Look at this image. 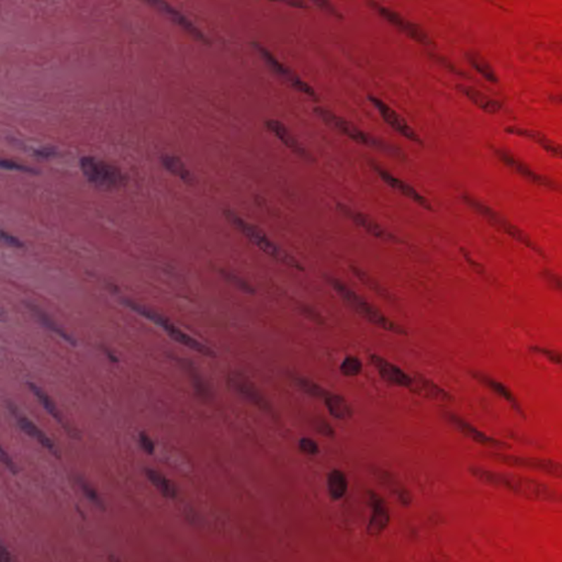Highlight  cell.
<instances>
[{"label":"cell","instance_id":"1","mask_svg":"<svg viewBox=\"0 0 562 562\" xmlns=\"http://www.w3.org/2000/svg\"><path fill=\"white\" fill-rule=\"evenodd\" d=\"M468 471L475 480L489 488L505 491L516 498L532 502L562 505L561 491L534 477L493 470L480 466H471Z\"/></svg>","mask_w":562,"mask_h":562},{"label":"cell","instance_id":"2","mask_svg":"<svg viewBox=\"0 0 562 562\" xmlns=\"http://www.w3.org/2000/svg\"><path fill=\"white\" fill-rule=\"evenodd\" d=\"M325 279L326 281L329 282L330 286L333 288L334 292L341 296L342 300H343L356 314H358L361 318L366 320L368 323L377 326V327L383 330V331L396 334V335H408V333L406 327L392 321L391 318L385 316L376 306H371L363 296H359L358 294H356L353 289L349 288L347 285L344 284L343 281L331 276H326Z\"/></svg>","mask_w":562,"mask_h":562},{"label":"cell","instance_id":"3","mask_svg":"<svg viewBox=\"0 0 562 562\" xmlns=\"http://www.w3.org/2000/svg\"><path fill=\"white\" fill-rule=\"evenodd\" d=\"M314 112H316V115L320 119L323 120L326 125L331 127L332 129L339 131V133L349 137V139H353L354 142L363 145V146L376 149L377 151L383 153V154L396 157L398 159H404L406 157V153L400 147L394 144H390V143L386 142L385 139H379L375 135L365 132L361 127L354 125L353 123L346 120L345 118L339 117L331 110L323 107H316L314 108Z\"/></svg>","mask_w":562,"mask_h":562},{"label":"cell","instance_id":"4","mask_svg":"<svg viewBox=\"0 0 562 562\" xmlns=\"http://www.w3.org/2000/svg\"><path fill=\"white\" fill-rule=\"evenodd\" d=\"M223 213L224 217L227 218L232 227L241 232L251 242V244L255 245L263 253L268 255L271 258H274L275 261H279L285 266L290 267L294 270L304 271V265L296 257L289 254L288 251L281 249L273 239H269L268 235L263 230L259 229L254 224L242 219L239 216L234 213L231 210H224Z\"/></svg>","mask_w":562,"mask_h":562},{"label":"cell","instance_id":"5","mask_svg":"<svg viewBox=\"0 0 562 562\" xmlns=\"http://www.w3.org/2000/svg\"><path fill=\"white\" fill-rule=\"evenodd\" d=\"M463 200L475 213L479 214L481 218L488 222L491 227H495L498 231L502 232L505 235H508V237L514 239L515 242H518L523 246L532 251V253H535L538 256L546 257V251L526 232L516 227L515 224L508 221V219H505L494 209L483 204L480 200H477L475 196H470V194H463Z\"/></svg>","mask_w":562,"mask_h":562},{"label":"cell","instance_id":"6","mask_svg":"<svg viewBox=\"0 0 562 562\" xmlns=\"http://www.w3.org/2000/svg\"><path fill=\"white\" fill-rule=\"evenodd\" d=\"M121 302H123V304H125L127 308H129L130 310L135 311V313L139 314V316H142L143 318H147V320L153 322V323L161 326V327L164 329V331L170 336V339H174L177 343L187 346L188 349H192V351H196V353L201 354V355L207 356V357H216V351H214L213 349H210V347H208L207 345H204V344L200 343L199 341H196L192 336L188 335V334L182 332L178 326L175 325V324L170 321V318H167L166 316H163V314L158 313V312L154 311L152 308H147V306H143V304H137V302L133 301L131 299L123 298L121 299Z\"/></svg>","mask_w":562,"mask_h":562},{"label":"cell","instance_id":"7","mask_svg":"<svg viewBox=\"0 0 562 562\" xmlns=\"http://www.w3.org/2000/svg\"><path fill=\"white\" fill-rule=\"evenodd\" d=\"M487 457L500 465L536 471V473H540L562 481V463L549 459V458L513 455V454L504 453V451H489L487 454Z\"/></svg>","mask_w":562,"mask_h":562},{"label":"cell","instance_id":"8","mask_svg":"<svg viewBox=\"0 0 562 562\" xmlns=\"http://www.w3.org/2000/svg\"><path fill=\"white\" fill-rule=\"evenodd\" d=\"M80 168L88 182L99 189L115 190L127 184V177L121 170L95 157H82Z\"/></svg>","mask_w":562,"mask_h":562},{"label":"cell","instance_id":"9","mask_svg":"<svg viewBox=\"0 0 562 562\" xmlns=\"http://www.w3.org/2000/svg\"><path fill=\"white\" fill-rule=\"evenodd\" d=\"M494 149L495 156L498 157L499 161L503 163L505 166L508 167L515 174L520 175L522 178L532 182L535 186L542 187L544 189L551 190V192L562 194L561 182H558L557 180H551L550 177L539 174V173L532 170L525 162H523L522 159L515 156L514 154L508 152L506 149Z\"/></svg>","mask_w":562,"mask_h":562},{"label":"cell","instance_id":"10","mask_svg":"<svg viewBox=\"0 0 562 562\" xmlns=\"http://www.w3.org/2000/svg\"><path fill=\"white\" fill-rule=\"evenodd\" d=\"M253 46L279 78L287 82L289 86H292L296 92H301V94L308 96V98L318 101V92L314 90V88L311 85H308V82H304L292 68L287 66L284 63L280 62L268 49L265 48L264 45L257 42L253 43Z\"/></svg>","mask_w":562,"mask_h":562},{"label":"cell","instance_id":"11","mask_svg":"<svg viewBox=\"0 0 562 562\" xmlns=\"http://www.w3.org/2000/svg\"><path fill=\"white\" fill-rule=\"evenodd\" d=\"M367 5L375 13H378L381 18H383L387 23L396 27L398 30L404 33L406 37H410L412 40L420 43L422 45H425V46L433 45V41H432L430 35L424 30L423 27L416 25L413 21L408 20L404 15L399 13L398 11H393L392 8L387 7V6L377 3V1H369Z\"/></svg>","mask_w":562,"mask_h":562},{"label":"cell","instance_id":"12","mask_svg":"<svg viewBox=\"0 0 562 562\" xmlns=\"http://www.w3.org/2000/svg\"><path fill=\"white\" fill-rule=\"evenodd\" d=\"M443 416L448 423L455 427L459 433L473 440L477 445L483 446V447L494 451H505L511 448V446L506 442H503L499 438L493 437V436L485 433L482 430H479L477 426L465 420L463 416H458L454 412H449V411H445Z\"/></svg>","mask_w":562,"mask_h":562},{"label":"cell","instance_id":"13","mask_svg":"<svg viewBox=\"0 0 562 562\" xmlns=\"http://www.w3.org/2000/svg\"><path fill=\"white\" fill-rule=\"evenodd\" d=\"M336 209L339 213L343 214L344 217L347 218L349 221L353 222L355 225L361 227L363 231L367 232L369 235L380 241L388 242V243H402L396 234L391 233L388 230L385 229L382 225L378 223L376 220L369 217L368 214L355 210L349 207L343 202L336 204Z\"/></svg>","mask_w":562,"mask_h":562},{"label":"cell","instance_id":"14","mask_svg":"<svg viewBox=\"0 0 562 562\" xmlns=\"http://www.w3.org/2000/svg\"><path fill=\"white\" fill-rule=\"evenodd\" d=\"M368 165L371 170L378 175L379 178H380L385 184L388 185L390 188H392L393 190H396V192L406 196L408 199L416 202L420 207L424 208V209L428 210V211H433L434 208L432 204H430V200H428L426 196H424L423 194H420L418 189H416L412 185L408 184L406 180L398 178L396 175H393L390 170H387L386 167H383L382 165L375 162L373 159H369Z\"/></svg>","mask_w":562,"mask_h":562},{"label":"cell","instance_id":"15","mask_svg":"<svg viewBox=\"0 0 562 562\" xmlns=\"http://www.w3.org/2000/svg\"><path fill=\"white\" fill-rule=\"evenodd\" d=\"M368 100L371 102V105L376 108L379 115L389 127H392L396 133H399L401 137H404V139H408L410 142L424 146L423 139L418 135L413 127L406 123V119L399 115L398 112L391 108L386 101H383L380 98L373 95H369Z\"/></svg>","mask_w":562,"mask_h":562},{"label":"cell","instance_id":"16","mask_svg":"<svg viewBox=\"0 0 562 562\" xmlns=\"http://www.w3.org/2000/svg\"><path fill=\"white\" fill-rule=\"evenodd\" d=\"M227 383L230 388L237 393L241 398L244 399L249 404L258 408L265 413H273V406L269 401L265 398L264 394L257 389L254 383L251 382L249 377L245 376L239 371H232L227 377Z\"/></svg>","mask_w":562,"mask_h":562},{"label":"cell","instance_id":"17","mask_svg":"<svg viewBox=\"0 0 562 562\" xmlns=\"http://www.w3.org/2000/svg\"><path fill=\"white\" fill-rule=\"evenodd\" d=\"M469 375L477 383H480L481 386L488 389L491 392L494 393L495 396H498L499 398L504 400L516 413L525 416V412H524V408H523L518 396H515L513 391L506 385H504L502 381L498 380L494 377L480 370H470L469 371Z\"/></svg>","mask_w":562,"mask_h":562},{"label":"cell","instance_id":"18","mask_svg":"<svg viewBox=\"0 0 562 562\" xmlns=\"http://www.w3.org/2000/svg\"><path fill=\"white\" fill-rule=\"evenodd\" d=\"M7 408L23 433L37 440V443L40 444L45 449H48L53 456L60 458V451L55 445L54 442L46 434L43 433L42 430L37 427L32 420H29L25 414L21 413V411L15 404H13L11 401H7Z\"/></svg>","mask_w":562,"mask_h":562},{"label":"cell","instance_id":"19","mask_svg":"<svg viewBox=\"0 0 562 562\" xmlns=\"http://www.w3.org/2000/svg\"><path fill=\"white\" fill-rule=\"evenodd\" d=\"M265 127H266L267 131H269V133L277 137L285 146L288 147L292 152L298 155L300 158L306 161V162H314V156L311 154V152L294 137V133L281 121L276 119L266 120L265 121Z\"/></svg>","mask_w":562,"mask_h":562},{"label":"cell","instance_id":"20","mask_svg":"<svg viewBox=\"0 0 562 562\" xmlns=\"http://www.w3.org/2000/svg\"><path fill=\"white\" fill-rule=\"evenodd\" d=\"M504 132L513 137H522L528 139L530 142L539 145L546 153L551 156L562 159V144L549 139L547 135L530 127H518V125H508L505 127Z\"/></svg>","mask_w":562,"mask_h":562},{"label":"cell","instance_id":"21","mask_svg":"<svg viewBox=\"0 0 562 562\" xmlns=\"http://www.w3.org/2000/svg\"><path fill=\"white\" fill-rule=\"evenodd\" d=\"M370 361L378 371L382 380L386 381L391 386L408 389L412 386V382H413L412 377L408 376L406 371L402 370L394 363H390L377 354H373L370 356Z\"/></svg>","mask_w":562,"mask_h":562},{"label":"cell","instance_id":"22","mask_svg":"<svg viewBox=\"0 0 562 562\" xmlns=\"http://www.w3.org/2000/svg\"><path fill=\"white\" fill-rule=\"evenodd\" d=\"M369 503L371 506V515L367 526V532L370 536H379L390 524V511L386 501L381 498V495L373 491L369 492Z\"/></svg>","mask_w":562,"mask_h":562},{"label":"cell","instance_id":"23","mask_svg":"<svg viewBox=\"0 0 562 562\" xmlns=\"http://www.w3.org/2000/svg\"><path fill=\"white\" fill-rule=\"evenodd\" d=\"M412 379H413V382L410 389L413 392L418 393V396L439 404H451L455 400L451 393L448 392L445 389L438 386L437 383L426 378L420 373H416Z\"/></svg>","mask_w":562,"mask_h":562},{"label":"cell","instance_id":"24","mask_svg":"<svg viewBox=\"0 0 562 562\" xmlns=\"http://www.w3.org/2000/svg\"><path fill=\"white\" fill-rule=\"evenodd\" d=\"M371 473H373V477H376V480L380 485H382L402 506L408 508L412 504L413 497L411 494L410 491L392 473L385 470V469H381V468L376 467H373L371 469Z\"/></svg>","mask_w":562,"mask_h":562},{"label":"cell","instance_id":"25","mask_svg":"<svg viewBox=\"0 0 562 562\" xmlns=\"http://www.w3.org/2000/svg\"><path fill=\"white\" fill-rule=\"evenodd\" d=\"M147 4L170 18L173 23H177L180 27H182L186 32L189 33L196 40L204 43L210 42L207 37H206L188 18L185 17L180 11L175 9L170 4L165 3V1H162V0H151V1H147Z\"/></svg>","mask_w":562,"mask_h":562},{"label":"cell","instance_id":"26","mask_svg":"<svg viewBox=\"0 0 562 562\" xmlns=\"http://www.w3.org/2000/svg\"><path fill=\"white\" fill-rule=\"evenodd\" d=\"M27 388L30 389L33 396L39 400V402H40L41 406L44 408V410L46 411L60 425H62V427L64 428L65 432L68 434V436H70L72 438L80 437V436H78L77 430L70 426L68 420H65L64 416L61 413L58 406L54 404V401L51 399L48 393L45 392L40 387L37 386L35 383L27 382Z\"/></svg>","mask_w":562,"mask_h":562},{"label":"cell","instance_id":"27","mask_svg":"<svg viewBox=\"0 0 562 562\" xmlns=\"http://www.w3.org/2000/svg\"><path fill=\"white\" fill-rule=\"evenodd\" d=\"M456 88L467 99L470 100L477 109H480L481 111L485 112V113L497 115L503 109L502 102L493 99L490 96L487 95L481 90L477 89L473 86L458 84V85H456Z\"/></svg>","mask_w":562,"mask_h":562},{"label":"cell","instance_id":"28","mask_svg":"<svg viewBox=\"0 0 562 562\" xmlns=\"http://www.w3.org/2000/svg\"><path fill=\"white\" fill-rule=\"evenodd\" d=\"M25 306L29 308V311L37 318V322H39L43 327L60 336L63 341L66 342V343L70 344V345L74 346V347L75 346H77V341L75 339L74 336L68 333V332L65 331L62 326H61L58 322L54 321L46 312L43 311L42 308H39L37 304H31V302H25Z\"/></svg>","mask_w":562,"mask_h":562},{"label":"cell","instance_id":"29","mask_svg":"<svg viewBox=\"0 0 562 562\" xmlns=\"http://www.w3.org/2000/svg\"><path fill=\"white\" fill-rule=\"evenodd\" d=\"M465 58L468 63L471 65V68L477 74H480L485 80H488L489 82H492V84H498V74L495 73L492 65L480 53L477 52V51H467L465 53Z\"/></svg>","mask_w":562,"mask_h":562},{"label":"cell","instance_id":"30","mask_svg":"<svg viewBox=\"0 0 562 562\" xmlns=\"http://www.w3.org/2000/svg\"><path fill=\"white\" fill-rule=\"evenodd\" d=\"M324 404H325L326 408L329 411V413L331 414L334 418L346 420L353 418V408H351V404L347 402V400H346L344 396L330 393V396L324 399Z\"/></svg>","mask_w":562,"mask_h":562},{"label":"cell","instance_id":"31","mask_svg":"<svg viewBox=\"0 0 562 562\" xmlns=\"http://www.w3.org/2000/svg\"><path fill=\"white\" fill-rule=\"evenodd\" d=\"M327 489L333 500L339 501L345 497L349 489V480L345 473L339 469H334L327 475Z\"/></svg>","mask_w":562,"mask_h":562},{"label":"cell","instance_id":"32","mask_svg":"<svg viewBox=\"0 0 562 562\" xmlns=\"http://www.w3.org/2000/svg\"><path fill=\"white\" fill-rule=\"evenodd\" d=\"M145 475L155 488L161 492V494L164 495L165 498H176V487L170 479H167L162 473L153 470V469H145Z\"/></svg>","mask_w":562,"mask_h":562},{"label":"cell","instance_id":"33","mask_svg":"<svg viewBox=\"0 0 562 562\" xmlns=\"http://www.w3.org/2000/svg\"><path fill=\"white\" fill-rule=\"evenodd\" d=\"M161 162H162L167 170H170L172 174L180 177V180H184L187 184H194V176H192L189 170H187L184 163L178 157L163 155L161 157Z\"/></svg>","mask_w":562,"mask_h":562},{"label":"cell","instance_id":"34","mask_svg":"<svg viewBox=\"0 0 562 562\" xmlns=\"http://www.w3.org/2000/svg\"><path fill=\"white\" fill-rule=\"evenodd\" d=\"M351 270L353 271V274L357 277V279L361 281V284L365 285L367 288L370 289L371 292L378 294V296H380L381 298L385 299V300L392 301V296H391V294L387 292L386 289L383 288L379 282H377L373 277L369 276L367 273L361 270L359 267L356 266H351Z\"/></svg>","mask_w":562,"mask_h":562},{"label":"cell","instance_id":"35","mask_svg":"<svg viewBox=\"0 0 562 562\" xmlns=\"http://www.w3.org/2000/svg\"><path fill=\"white\" fill-rule=\"evenodd\" d=\"M294 385L298 387V389L306 393L308 396L316 399H325L326 396H330V391L326 390L323 387L320 386L316 381L311 379L306 378V377H296L294 379Z\"/></svg>","mask_w":562,"mask_h":562},{"label":"cell","instance_id":"36","mask_svg":"<svg viewBox=\"0 0 562 562\" xmlns=\"http://www.w3.org/2000/svg\"><path fill=\"white\" fill-rule=\"evenodd\" d=\"M182 366L186 369L187 373H189L190 378L192 380L196 392L199 394L201 398L210 399L211 398V391L207 383L204 382V379L200 377L199 373H196V368L192 366V363H188L187 361H182Z\"/></svg>","mask_w":562,"mask_h":562},{"label":"cell","instance_id":"37","mask_svg":"<svg viewBox=\"0 0 562 562\" xmlns=\"http://www.w3.org/2000/svg\"><path fill=\"white\" fill-rule=\"evenodd\" d=\"M76 482H77L78 487H80L82 493L85 494L86 498L89 499L92 504L99 508L100 510H105V503L102 501L101 497L98 494L96 489L88 481H86L84 477H76Z\"/></svg>","mask_w":562,"mask_h":562},{"label":"cell","instance_id":"38","mask_svg":"<svg viewBox=\"0 0 562 562\" xmlns=\"http://www.w3.org/2000/svg\"><path fill=\"white\" fill-rule=\"evenodd\" d=\"M530 351L532 353L542 356L544 358L547 359L549 363H554V365L562 369V351L539 345L530 346Z\"/></svg>","mask_w":562,"mask_h":562},{"label":"cell","instance_id":"39","mask_svg":"<svg viewBox=\"0 0 562 562\" xmlns=\"http://www.w3.org/2000/svg\"><path fill=\"white\" fill-rule=\"evenodd\" d=\"M339 371H341L342 375L345 377L358 376V375H361V371H363V363H361V359L357 358V357L349 356V357H346L343 363H342L341 367H339Z\"/></svg>","mask_w":562,"mask_h":562},{"label":"cell","instance_id":"40","mask_svg":"<svg viewBox=\"0 0 562 562\" xmlns=\"http://www.w3.org/2000/svg\"><path fill=\"white\" fill-rule=\"evenodd\" d=\"M221 275L227 282L233 285L234 287H237L241 292H245V294H255V289L253 288L246 280L242 278V277L237 276V275L233 274L231 271L227 270H222Z\"/></svg>","mask_w":562,"mask_h":562},{"label":"cell","instance_id":"41","mask_svg":"<svg viewBox=\"0 0 562 562\" xmlns=\"http://www.w3.org/2000/svg\"><path fill=\"white\" fill-rule=\"evenodd\" d=\"M540 276L546 284L562 296V276L549 268H544L540 271Z\"/></svg>","mask_w":562,"mask_h":562},{"label":"cell","instance_id":"42","mask_svg":"<svg viewBox=\"0 0 562 562\" xmlns=\"http://www.w3.org/2000/svg\"><path fill=\"white\" fill-rule=\"evenodd\" d=\"M312 427L314 428L316 433L321 434L322 436L325 437H334L335 436V430L332 427L331 424L327 420H324L323 418H316L312 420Z\"/></svg>","mask_w":562,"mask_h":562},{"label":"cell","instance_id":"43","mask_svg":"<svg viewBox=\"0 0 562 562\" xmlns=\"http://www.w3.org/2000/svg\"><path fill=\"white\" fill-rule=\"evenodd\" d=\"M298 446L300 451L304 453V455L316 456L320 453V447H318V443L312 438H301V439L299 440Z\"/></svg>","mask_w":562,"mask_h":562},{"label":"cell","instance_id":"44","mask_svg":"<svg viewBox=\"0 0 562 562\" xmlns=\"http://www.w3.org/2000/svg\"><path fill=\"white\" fill-rule=\"evenodd\" d=\"M0 165H1V168H4V170H19V172L30 173V174H37V170L32 168V167L15 162L13 159H1Z\"/></svg>","mask_w":562,"mask_h":562},{"label":"cell","instance_id":"45","mask_svg":"<svg viewBox=\"0 0 562 562\" xmlns=\"http://www.w3.org/2000/svg\"><path fill=\"white\" fill-rule=\"evenodd\" d=\"M313 5L316 6L320 11L327 13V15H333V17L339 18V19H343V15H342L341 11H339L333 4L329 3V1L318 0V1H313Z\"/></svg>","mask_w":562,"mask_h":562},{"label":"cell","instance_id":"46","mask_svg":"<svg viewBox=\"0 0 562 562\" xmlns=\"http://www.w3.org/2000/svg\"><path fill=\"white\" fill-rule=\"evenodd\" d=\"M461 254H463V258H465V261H467L468 265H469V266H470L471 268L475 271V273H477V274L485 276V269L483 268L482 265L479 264L477 261H475V258L471 256L470 253H469L467 249H461Z\"/></svg>","mask_w":562,"mask_h":562},{"label":"cell","instance_id":"47","mask_svg":"<svg viewBox=\"0 0 562 562\" xmlns=\"http://www.w3.org/2000/svg\"><path fill=\"white\" fill-rule=\"evenodd\" d=\"M139 445H141V447H142V449L145 451V453L149 454V455H152V454L154 453V443H153V440L151 439L149 436H147L146 434L139 433Z\"/></svg>","mask_w":562,"mask_h":562},{"label":"cell","instance_id":"48","mask_svg":"<svg viewBox=\"0 0 562 562\" xmlns=\"http://www.w3.org/2000/svg\"><path fill=\"white\" fill-rule=\"evenodd\" d=\"M430 55H432V58H433L436 62L439 63V64L442 65V66H444V68H448V70H451V72L455 73V74L465 75L463 72H461V70H458V68H456L455 65H454L451 61L444 58V56H442V55L435 54V53H432Z\"/></svg>","mask_w":562,"mask_h":562},{"label":"cell","instance_id":"49","mask_svg":"<svg viewBox=\"0 0 562 562\" xmlns=\"http://www.w3.org/2000/svg\"><path fill=\"white\" fill-rule=\"evenodd\" d=\"M1 239H3L4 243L5 244L9 245L11 247H17V249H21V247L25 246L23 242L20 239H18V237H13L11 234L7 233V232L3 231L1 232Z\"/></svg>","mask_w":562,"mask_h":562},{"label":"cell","instance_id":"50","mask_svg":"<svg viewBox=\"0 0 562 562\" xmlns=\"http://www.w3.org/2000/svg\"><path fill=\"white\" fill-rule=\"evenodd\" d=\"M0 456H1V461H3L4 465L7 467L8 470L11 471L13 473H17L18 467L15 466V461H13V458H11V456L6 453L4 448H1V454H0Z\"/></svg>","mask_w":562,"mask_h":562},{"label":"cell","instance_id":"51","mask_svg":"<svg viewBox=\"0 0 562 562\" xmlns=\"http://www.w3.org/2000/svg\"><path fill=\"white\" fill-rule=\"evenodd\" d=\"M35 154L40 158H50L56 154V151L54 149H42L39 151H35Z\"/></svg>","mask_w":562,"mask_h":562},{"label":"cell","instance_id":"52","mask_svg":"<svg viewBox=\"0 0 562 562\" xmlns=\"http://www.w3.org/2000/svg\"><path fill=\"white\" fill-rule=\"evenodd\" d=\"M0 557H1V562H15V558L13 557L11 551L6 548L5 545H1Z\"/></svg>","mask_w":562,"mask_h":562},{"label":"cell","instance_id":"53","mask_svg":"<svg viewBox=\"0 0 562 562\" xmlns=\"http://www.w3.org/2000/svg\"><path fill=\"white\" fill-rule=\"evenodd\" d=\"M284 4L290 7L298 8V9H306L308 7V4L304 1H285Z\"/></svg>","mask_w":562,"mask_h":562},{"label":"cell","instance_id":"54","mask_svg":"<svg viewBox=\"0 0 562 562\" xmlns=\"http://www.w3.org/2000/svg\"><path fill=\"white\" fill-rule=\"evenodd\" d=\"M104 351H105L106 356H107V358L109 359V361H111V363H117L118 361H118L117 356H115V354L112 353L111 351H109V349H104Z\"/></svg>","mask_w":562,"mask_h":562},{"label":"cell","instance_id":"55","mask_svg":"<svg viewBox=\"0 0 562 562\" xmlns=\"http://www.w3.org/2000/svg\"><path fill=\"white\" fill-rule=\"evenodd\" d=\"M549 101L554 102V104H557V105H562V94H558V95H550L548 97Z\"/></svg>","mask_w":562,"mask_h":562}]
</instances>
